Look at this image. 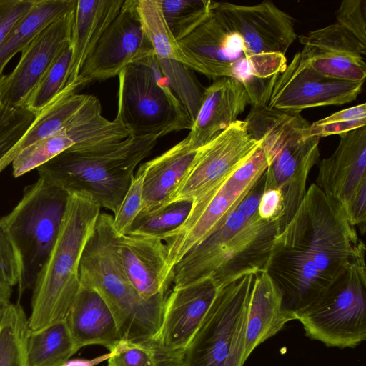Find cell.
Wrapping results in <instances>:
<instances>
[{
    "label": "cell",
    "mask_w": 366,
    "mask_h": 366,
    "mask_svg": "<svg viewBox=\"0 0 366 366\" xmlns=\"http://www.w3.org/2000/svg\"><path fill=\"white\" fill-rule=\"evenodd\" d=\"M299 41L306 50L341 51L366 56V45L337 22L302 34Z\"/></svg>",
    "instance_id": "cell-34"
},
{
    "label": "cell",
    "mask_w": 366,
    "mask_h": 366,
    "mask_svg": "<svg viewBox=\"0 0 366 366\" xmlns=\"http://www.w3.org/2000/svg\"><path fill=\"white\" fill-rule=\"evenodd\" d=\"M215 7L252 54L285 56L297 38L292 18L270 1L253 6L216 1Z\"/></svg>",
    "instance_id": "cell-17"
},
{
    "label": "cell",
    "mask_w": 366,
    "mask_h": 366,
    "mask_svg": "<svg viewBox=\"0 0 366 366\" xmlns=\"http://www.w3.org/2000/svg\"><path fill=\"white\" fill-rule=\"evenodd\" d=\"M35 0H0V44L31 9Z\"/></svg>",
    "instance_id": "cell-40"
},
{
    "label": "cell",
    "mask_w": 366,
    "mask_h": 366,
    "mask_svg": "<svg viewBox=\"0 0 366 366\" xmlns=\"http://www.w3.org/2000/svg\"><path fill=\"white\" fill-rule=\"evenodd\" d=\"M119 249L126 273L137 292L152 299L169 292L173 273L167 266V247L159 237L119 235Z\"/></svg>",
    "instance_id": "cell-21"
},
{
    "label": "cell",
    "mask_w": 366,
    "mask_h": 366,
    "mask_svg": "<svg viewBox=\"0 0 366 366\" xmlns=\"http://www.w3.org/2000/svg\"><path fill=\"white\" fill-rule=\"evenodd\" d=\"M244 121L252 137L261 140L268 157L264 189H277L283 196L280 233L306 194L309 173L319 160L320 139L306 134L310 124L300 112L270 108L267 104L252 105Z\"/></svg>",
    "instance_id": "cell-4"
},
{
    "label": "cell",
    "mask_w": 366,
    "mask_h": 366,
    "mask_svg": "<svg viewBox=\"0 0 366 366\" xmlns=\"http://www.w3.org/2000/svg\"><path fill=\"white\" fill-rule=\"evenodd\" d=\"M192 202L182 201L148 212H140L127 234L162 238L181 226L188 217Z\"/></svg>",
    "instance_id": "cell-32"
},
{
    "label": "cell",
    "mask_w": 366,
    "mask_h": 366,
    "mask_svg": "<svg viewBox=\"0 0 366 366\" xmlns=\"http://www.w3.org/2000/svg\"><path fill=\"white\" fill-rule=\"evenodd\" d=\"M365 250L363 244L345 272L297 313L311 340L339 348H354L365 340Z\"/></svg>",
    "instance_id": "cell-10"
},
{
    "label": "cell",
    "mask_w": 366,
    "mask_h": 366,
    "mask_svg": "<svg viewBox=\"0 0 366 366\" xmlns=\"http://www.w3.org/2000/svg\"><path fill=\"white\" fill-rule=\"evenodd\" d=\"M363 244L340 204L312 184L275 237L266 269L284 307L297 315L345 272Z\"/></svg>",
    "instance_id": "cell-1"
},
{
    "label": "cell",
    "mask_w": 366,
    "mask_h": 366,
    "mask_svg": "<svg viewBox=\"0 0 366 366\" xmlns=\"http://www.w3.org/2000/svg\"><path fill=\"white\" fill-rule=\"evenodd\" d=\"M35 117L26 108H2L0 116V159L19 142Z\"/></svg>",
    "instance_id": "cell-36"
},
{
    "label": "cell",
    "mask_w": 366,
    "mask_h": 366,
    "mask_svg": "<svg viewBox=\"0 0 366 366\" xmlns=\"http://www.w3.org/2000/svg\"><path fill=\"white\" fill-rule=\"evenodd\" d=\"M71 56L70 45L47 69L27 98L24 108L35 117L48 107L65 87Z\"/></svg>",
    "instance_id": "cell-33"
},
{
    "label": "cell",
    "mask_w": 366,
    "mask_h": 366,
    "mask_svg": "<svg viewBox=\"0 0 366 366\" xmlns=\"http://www.w3.org/2000/svg\"><path fill=\"white\" fill-rule=\"evenodd\" d=\"M366 126V104L362 103L336 112L310 124L306 134L320 139L341 134Z\"/></svg>",
    "instance_id": "cell-35"
},
{
    "label": "cell",
    "mask_w": 366,
    "mask_h": 366,
    "mask_svg": "<svg viewBox=\"0 0 366 366\" xmlns=\"http://www.w3.org/2000/svg\"><path fill=\"white\" fill-rule=\"evenodd\" d=\"M249 96L236 79L222 77L204 88L196 117L187 136L199 148L209 143L232 124L250 104Z\"/></svg>",
    "instance_id": "cell-20"
},
{
    "label": "cell",
    "mask_w": 366,
    "mask_h": 366,
    "mask_svg": "<svg viewBox=\"0 0 366 366\" xmlns=\"http://www.w3.org/2000/svg\"><path fill=\"white\" fill-rule=\"evenodd\" d=\"M124 1L77 0L71 33V56L65 86L78 79L84 62L118 14Z\"/></svg>",
    "instance_id": "cell-25"
},
{
    "label": "cell",
    "mask_w": 366,
    "mask_h": 366,
    "mask_svg": "<svg viewBox=\"0 0 366 366\" xmlns=\"http://www.w3.org/2000/svg\"><path fill=\"white\" fill-rule=\"evenodd\" d=\"M247 274L218 290L185 348L179 366H243L248 305L254 280Z\"/></svg>",
    "instance_id": "cell-11"
},
{
    "label": "cell",
    "mask_w": 366,
    "mask_h": 366,
    "mask_svg": "<svg viewBox=\"0 0 366 366\" xmlns=\"http://www.w3.org/2000/svg\"><path fill=\"white\" fill-rule=\"evenodd\" d=\"M159 137L130 135L124 140L86 149H69L36 168L39 178L69 194H89L114 214L134 177L138 164Z\"/></svg>",
    "instance_id": "cell-3"
},
{
    "label": "cell",
    "mask_w": 366,
    "mask_h": 366,
    "mask_svg": "<svg viewBox=\"0 0 366 366\" xmlns=\"http://www.w3.org/2000/svg\"><path fill=\"white\" fill-rule=\"evenodd\" d=\"M339 136L335 151L320 162L315 184L347 216L355 201L366 195V126Z\"/></svg>",
    "instance_id": "cell-18"
},
{
    "label": "cell",
    "mask_w": 366,
    "mask_h": 366,
    "mask_svg": "<svg viewBox=\"0 0 366 366\" xmlns=\"http://www.w3.org/2000/svg\"><path fill=\"white\" fill-rule=\"evenodd\" d=\"M143 173L138 169L121 204L113 216V225L119 236L128 234L142 210Z\"/></svg>",
    "instance_id": "cell-37"
},
{
    "label": "cell",
    "mask_w": 366,
    "mask_h": 366,
    "mask_svg": "<svg viewBox=\"0 0 366 366\" xmlns=\"http://www.w3.org/2000/svg\"><path fill=\"white\" fill-rule=\"evenodd\" d=\"M166 22L179 41L197 29L214 6L211 0H161Z\"/></svg>",
    "instance_id": "cell-31"
},
{
    "label": "cell",
    "mask_w": 366,
    "mask_h": 366,
    "mask_svg": "<svg viewBox=\"0 0 366 366\" xmlns=\"http://www.w3.org/2000/svg\"><path fill=\"white\" fill-rule=\"evenodd\" d=\"M65 320L79 349L100 345L110 352L122 340L108 305L89 288L80 286Z\"/></svg>",
    "instance_id": "cell-24"
},
{
    "label": "cell",
    "mask_w": 366,
    "mask_h": 366,
    "mask_svg": "<svg viewBox=\"0 0 366 366\" xmlns=\"http://www.w3.org/2000/svg\"><path fill=\"white\" fill-rule=\"evenodd\" d=\"M269 165L262 142L254 154L222 184L192 202L183 224L162 238L167 247V266L175 265L194 247L222 226L237 209Z\"/></svg>",
    "instance_id": "cell-12"
},
{
    "label": "cell",
    "mask_w": 366,
    "mask_h": 366,
    "mask_svg": "<svg viewBox=\"0 0 366 366\" xmlns=\"http://www.w3.org/2000/svg\"><path fill=\"white\" fill-rule=\"evenodd\" d=\"M178 41L188 66L212 79L231 77L246 89L252 106L267 104L274 76L287 66L285 56L254 55L215 7Z\"/></svg>",
    "instance_id": "cell-6"
},
{
    "label": "cell",
    "mask_w": 366,
    "mask_h": 366,
    "mask_svg": "<svg viewBox=\"0 0 366 366\" xmlns=\"http://www.w3.org/2000/svg\"><path fill=\"white\" fill-rule=\"evenodd\" d=\"M117 116L131 135L160 137L190 129L192 121L163 76L154 54L118 75Z\"/></svg>",
    "instance_id": "cell-9"
},
{
    "label": "cell",
    "mask_w": 366,
    "mask_h": 366,
    "mask_svg": "<svg viewBox=\"0 0 366 366\" xmlns=\"http://www.w3.org/2000/svg\"><path fill=\"white\" fill-rule=\"evenodd\" d=\"M110 352L108 366H179L183 357L165 350L154 339L122 340Z\"/></svg>",
    "instance_id": "cell-30"
},
{
    "label": "cell",
    "mask_w": 366,
    "mask_h": 366,
    "mask_svg": "<svg viewBox=\"0 0 366 366\" xmlns=\"http://www.w3.org/2000/svg\"><path fill=\"white\" fill-rule=\"evenodd\" d=\"M112 355V352L104 354L93 359L75 358L69 359L61 366H95L105 360H107Z\"/></svg>",
    "instance_id": "cell-42"
},
{
    "label": "cell",
    "mask_w": 366,
    "mask_h": 366,
    "mask_svg": "<svg viewBox=\"0 0 366 366\" xmlns=\"http://www.w3.org/2000/svg\"><path fill=\"white\" fill-rule=\"evenodd\" d=\"M137 10L143 30L158 59H171L187 65L178 41L164 19L161 0H138Z\"/></svg>",
    "instance_id": "cell-29"
},
{
    "label": "cell",
    "mask_w": 366,
    "mask_h": 366,
    "mask_svg": "<svg viewBox=\"0 0 366 366\" xmlns=\"http://www.w3.org/2000/svg\"><path fill=\"white\" fill-rule=\"evenodd\" d=\"M79 350L65 320L39 330H29L26 340L28 366H61Z\"/></svg>",
    "instance_id": "cell-27"
},
{
    "label": "cell",
    "mask_w": 366,
    "mask_h": 366,
    "mask_svg": "<svg viewBox=\"0 0 366 366\" xmlns=\"http://www.w3.org/2000/svg\"><path fill=\"white\" fill-rule=\"evenodd\" d=\"M75 9L38 33L21 51L20 59L14 70L1 76V107L24 108L27 98L41 76L70 46Z\"/></svg>",
    "instance_id": "cell-16"
},
{
    "label": "cell",
    "mask_w": 366,
    "mask_h": 366,
    "mask_svg": "<svg viewBox=\"0 0 366 366\" xmlns=\"http://www.w3.org/2000/svg\"><path fill=\"white\" fill-rule=\"evenodd\" d=\"M1 112H2V107H1V106H0V116L1 114Z\"/></svg>",
    "instance_id": "cell-44"
},
{
    "label": "cell",
    "mask_w": 366,
    "mask_h": 366,
    "mask_svg": "<svg viewBox=\"0 0 366 366\" xmlns=\"http://www.w3.org/2000/svg\"><path fill=\"white\" fill-rule=\"evenodd\" d=\"M137 2L124 0L88 55L78 76L86 85L118 76L129 65L154 54L143 30Z\"/></svg>",
    "instance_id": "cell-14"
},
{
    "label": "cell",
    "mask_w": 366,
    "mask_h": 366,
    "mask_svg": "<svg viewBox=\"0 0 366 366\" xmlns=\"http://www.w3.org/2000/svg\"><path fill=\"white\" fill-rule=\"evenodd\" d=\"M69 194L39 178L0 219L19 264V295L32 289L54 245Z\"/></svg>",
    "instance_id": "cell-7"
},
{
    "label": "cell",
    "mask_w": 366,
    "mask_h": 366,
    "mask_svg": "<svg viewBox=\"0 0 366 366\" xmlns=\"http://www.w3.org/2000/svg\"><path fill=\"white\" fill-rule=\"evenodd\" d=\"M295 320L297 315L284 307L282 292L267 271L255 274L248 305L242 363L257 346Z\"/></svg>",
    "instance_id": "cell-22"
},
{
    "label": "cell",
    "mask_w": 366,
    "mask_h": 366,
    "mask_svg": "<svg viewBox=\"0 0 366 366\" xmlns=\"http://www.w3.org/2000/svg\"><path fill=\"white\" fill-rule=\"evenodd\" d=\"M337 23L366 45V1L344 0L335 11Z\"/></svg>",
    "instance_id": "cell-38"
},
{
    "label": "cell",
    "mask_w": 366,
    "mask_h": 366,
    "mask_svg": "<svg viewBox=\"0 0 366 366\" xmlns=\"http://www.w3.org/2000/svg\"><path fill=\"white\" fill-rule=\"evenodd\" d=\"M280 220H264L257 212L234 235L209 247L197 246L173 269V287L210 278L223 287L245 274L266 271Z\"/></svg>",
    "instance_id": "cell-8"
},
{
    "label": "cell",
    "mask_w": 366,
    "mask_h": 366,
    "mask_svg": "<svg viewBox=\"0 0 366 366\" xmlns=\"http://www.w3.org/2000/svg\"><path fill=\"white\" fill-rule=\"evenodd\" d=\"M77 0H35L0 44V78L8 62L46 26L74 10Z\"/></svg>",
    "instance_id": "cell-26"
},
{
    "label": "cell",
    "mask_w": 366,
    "mask_h": 366,
    "mask_svg": "<svg viewBox=\"0 0 366 366\" xmlns=\"http://www.w3.org/2000/svg\"><path fill=\"white\" fill-rule=\"evenodd\" d=\"M364 81H340L315 71L300 51L274 77L268 107L285 112H300L326 105H342L355 100Z\"/></svg>",
    "instance_id": "cell-15"
},
{
    "label": "cell",
    "mask_w": 366,
    "mask_h": 366,
    "mask_svg": "<svg viewBox=\"0 0 366 366\" xmlns=\"http://www.w3.org/2000/svg\"><path fill=\"white\" fill-rule=\"evenodd\" d=\"M260 144L261 140L249 133L245 121L237 120L200 148L188 172L161 208L174 202H193L201 198L242 166Z\"/></svg>",
    "instance_id": "cell-13"
},
{
    "label": "cell",
    "mask_w": 366,
    "mask_h": 366,
    "mask_svg": "<svg viewBox=\"0 0 366 366\" xmlns=\"http://www.w3.org/2000/svg\"><path fill=\"white\" fill-rule=\"evenodd\" d=\"M221 287L210 278L173 287L165 300L160 328L153 339L165 350L183 356Z\"/></svg>",
    "instance_id": "cell-19"
},
{
    "label": "cell",
    "mask_w": 366,
    "mask_h": 366,
    "mask_svg": "<svg viewBox=\"0 0 366 366\" xmlns=\"http://www.w3.org/2000/svg\"><path fill=\"white\" fill-rule=\"evenodd\" d=\"M113 216L101 212L83 250L80 286L96 291L116 321L122 340L139 342L155 337L161 326L169 292L143 298L124 269Z\"/></svg>",
    "instance_id": "cell-2"
},
{
    "label": "cell",
    "mask_w": 366,
    "mask_h": 366,
    "mask_svg": "<svg viewBox=\"0 0 366 366\" xmlns=\"http://www.w3.org/2000/svg\"><path fill=\"white\" fill-rule=\"evenodd\" d=\"M12 287L0 280V307L11 302Z\"/></svg>",
    "instance_id": "cell-43"
},
{
    "label": "cell",
    "mask_w": 366,
    "mask_h": 366,
    "mask_svg": "<svg viewBox=\"0 0 366 366\" xmlns=\"http://www.w3.org/2000/svg\"><path fill=\"white\" fill-rule=\"evenodd\" d=\"M200 148L194 147L186 137L155 158L142 164V212L161 208L197 157Z\"/></svg>",
    "instance_id": "cell-23"
},
{
    "label": "cell",
    "mask_w": 366,
    "mask_h": 366,
    "mask_svg": "<svg viewBox=\"0 0 366 366\" xmlns=\"http://www.w3.org/2000/svg\"><path fill=\"white\" fill-rule=\"evenodd\" d=\"M100 213L89 194H69L57 238L32 288L30 330L65 320L80 288L81 254Z\"/></svg>",
    "instance_id": "cell-5"
},
{
    "label": "cell",
    "mask_w": 366,
    "mask_h": 366,
    "mask_svg": "<svg viewBox=\"0 0 366 366\" xmlns=\"http://www.w3.org/2000/svg\"><path fill=\"white\" fill-rule=\"evenodd\" d=\"M0 280L10 287L17 285L19 264L14 247L0 224Z\"/></svg>",
    "instance_id": "cell-39"
},
{
    "label": "cell",
    "mask_w": 366,
    "mask_h": 366,
    "mask_svg": "<svg viewBox=\"0 0 366 366\" xmlns=\"http://www.w3.org/2000/svg\"><path fill=\"white\" fill-rule=\"evenodd\" d=\"M29 330L28 317L19 302L0 307V366H28Z\"/></svg>",
    "instance_id": "cell-28"
},
{
    "label": "cell",
    "mask_w": 366,
    "mask_h": 366,
    "mask_svg": "<svg viewBox=\"0 0 366 366\" xmlns=\"http://www.w3.org/2000/svg\"><path fill=\"white\" fill-rule=\"evenodd\" d=\"M257 213L264 220H280L284 213V199L280 190L264 189L259 202Z\"/></svg>",
    "instance_id": "cell-41"
}]
</instances>
